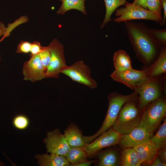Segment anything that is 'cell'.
<instances>
[{"instance_id": "obj_31", "label": "cell", "mask_w": 166, "mask_h": 166, "mask_svg": "<svg viewBox=\"0 0 166 166\" xmlns=\"http://www.w3.org/2000/svg\"><path fill=\"white\" fill-rule=\"evenodd\" d=\"M157 156L162 162L166 164V146L157 150Z\"/></svg>"}, {"instance_id": "obj_10", "label": "cell", "mask_w": 166, "mask_h": 166, "mask_svg": "<svg viewBox=\"0 0 166 166\" xmlns=\"http://www.w3.org/2000/svg\"><path fill=\"white\" fill-rule=\"evenodd\" d=\"M47 70L43 66L39 54L33 55L23 64V79L32 82L40 81L45 78Z\"/></svg>"}, {"instance_id": "obj_12", "label": "cell", "mask_w": 166, "mask_h": 166, "mask_svg": "<svg viewBox=\"0 0 166 166\" xmlns=\"http://www.w3.org/2000/svg\"><path fill=\"white\" fill-rule=\"evenodd\" d=\"M153 133L136 127L130 132L121 135L119 145L121 148H133L150 141Z\"/></svg>"}, {"instance_id": "obj_13", "label": "cell", "mask_w": 166, "mask_h": 166, "mask_svg": "<svg viewBox=\"0 0 166 166\" xmlns=\"http://www.w3.org/2000/svg\"><path fill=\"white\" fill-rule=\"evenodd\" d=\"M110 77L115 81L124 84L133 90L137 83L147 77L142 70L132 68L123 71L115 70Z\"/></svg>"}, {"instance_id": "obj_33", "label": "cell", "mask_w": 166, "mask_h": 166, "mask_svg": "<svg viewBox=\"0 0 166 166\" xmlns=\"http://www.w3.org/2000/svg\"><path fill=\"white\" fill-rule=\"evenodd\" d=\"M150 166H166V164L162 162L157 156L149 165Z\"/></svg>"}, {"instance_id": "obj_23", "label": "cell", "mask_w": 166, "mask_h": 166, "mask_svg": "<svg viewBox=\"0 0 166 166\" xmlns=\"http://www.w3.org/2000/svg\"><path fill=\"white\" fill-rule=\"evenodd\" d=\"M106 8V13L103 22L101 26L103 28L106 24L112 20L111 18L112 14L114 11L121 6L124 5L126 0H104Z\"/></svg>"}, {"instance_id": "obj_4", "label": "cell", "mask_w": 166, "mask_h": 166, "mask_svg": "<svg viewBox=\"0 0 166 166\" xmlns=\"http://www.w3.org/2000/svg\"><path fill=\"white\" fill-rule=\"evenodd\" d=\"M138 101L125 103L122 106L112 127L121 135L130 132L140 123L142 111L138 106Z\"/></svg>"}, {"instance_id": "obj_26", "label": "cell", "mask_w": 166, "mask_h": 166, "mask_svg": "<svg viewBox=\"0 0 166 166\" xmlns=\"http://www.w3.org/2000/svg\"><path fill=\"white\" fill-rule=\"evenodd\" d=\"M13 124L15 128L19 129H24L28 126L29 121L28 118L25 116L18 115L14 119Z\"/></svg>"}, {"instance_id": "obj_8", "label": "cell", "mask_w": 166, "mask_h": 166, "mask_svg": "<svg viewBox=\"0 0 166 166\" xmlns=\"http://www.w3.org/2000/svg\"><path fill=\"white\" fill-rule=\"evenodd\" d=\"M61 73L69 77L73 81L90 88L95 89L97 87V82L91 77L89 66L82 60L77 61L70 66L67 65Z\"/></svg>"}, {"instance_id": "obj_5", "label": "cell", "mask_w": 166, "mask_h": 166, "mask_svg": "<svg viewBox=\"0 0 166 166\" xmlns=\"http://www.w3.org/2000/svg\"><path fill=\"white\" fill-rule=\"evenodd\" d=\"M166 115V101L163 96L148 104L143 111L137 127L143 128L150 133L156 129Z\"/></svg>"}, {"instance_id": "obj_18", "label": "cell", "mask_w": 166, "mask_h": 166, "mask_svg": "<svg viewBox=\"0 0 166 166\" xmlns=\"http://www.w3.org/2000/svg\"><path fill=\"white\" fill-rule=\"evenodd\" d=\"M39 164L42 166H69L70 163L63 155L52 154L38 156Z\"/></svg>"}, {"instance_id": "obj_36", "label": "cell", "mask_w": 166, "mask_h": 166, "mask_svg": "<svg viewBox=\"0 0 166 166\" xmlns=\"http://www.w3.org/2000/svg\"><path fill=\"white\" fill-rule=\"evenodd\" d=\"M98 160H86L77 164L76 166H89L93 163L97 162Z\"/></svg>"}, {"instance_id": "obj_9", "label": "cell", "mask_w": 166, "mask_h": 166, "mask_svg": "<svg viewBox=\"0 0 166 166\" xmlns=\"http://www.w3.org/2000/svg\"><path fill=\"white\" fill-rule=\"evenodd\" d=\"M121 136L111 127L98 136L92 142L85 144L82 148L88 157H92L105 148L118 144Z\"/></svg>"}, {"instance_id": "obj_32", "label": "cell", "mask_w": 166, "mask_h": 166, "mask_svg": "<svg viewBox=\"0 0 166 166\" xmlns=\"http://www.w3.org/2000/svg\"><path fill=\"white\" fill-rule=\"evenodd\" d=\"M162 8L164 10V16L162 20L160 22L161 26H163L166 23V0H160Z\"/></svg>"}, {"instance_id": "obj_34", "label": "cell", "mask_w": 166, "mask_h": 166, "mask_svg": "<svg viewBox=\"0 0 166 166\" xmlns=\"http://www.w3.org/2000/svg\"><path fill=\"white\" fill-rule=\"evenodd\" d=\"M147 0H134L132 4L134 5L141 6L147 9L146 6V2Z\"/></svg>"}, {"instance_id": "obj_37", "label": "cell", "mask_w": 166, "mask_h": 166, "mask_svg": "<svg viewBox=\"0 0 166 166\" xmlns=\"http://www.w3.org/2000/svg\"><path fill=\"white\" fill-rule=\"evenodd\" d=\"M1 60V57L0 56V61Z\"/></svg>"}, {"instance_id": "obj_20", "label": "cell", "mask_w": 166, "mask_h": 166, "mask_svg": "<svg viewBox=\"0 0 166 166\" xmlns=\"http://www.w3.org/2000/svg\"><path fill=\"white\" fill-rule=\"evenodd\" d=\"M113 61L116 70L123 71L132 68L130 57L123 50L120 49L115 53Z\"/></svg>"}, {"instance_id": "obj_11", "label": "cell", "mask_w": 166, "mask_h": 166, "mask_svg": "<svg viewBox=\"0 0 166 166\" xmlns=\"http://www.w3.org/2000/svg\"><path fill=\"white\" fill-rule=\"evenodd\" d=\"M44 141L47 152L50 154L65 156L70 148L65 136L58 129L48 132Z\"/></svg>"}, {"instance_id": "obj_21", "label": "cell", "mask_w": 166, "mask_h": 166, "mask_svg": "<svg viewBox=\"0 0 166 166\" xmlns=\"http://www.w3.org/2000/svg\"><path fill=\"white\" fill-rule=\"evenodd\" d=\"M71 164L70 166H76L80 163L87 160L88 157L85 151L81 147H70L65 156Z\"/></svg>"}, {"instance_id": "obj_14", "label": "cell", "mask_w": 166, "mask_h": 166, "mask_svg": "<svg viewBox=\"0 0 166 166\" xmlns=\"http://www.w3.org/2000/svg\"><path fill=\"white\" fill-rule=\"evenodd\" d=\"M147 77L149 78L160 76L166 73V46H162L159 56L149 66L142 70Z\"/></svg>"}, {"instance_id": "obj_27", "label": "cell", "mask_w": 166, "mask_h": 166, "mask_svg": "<svg viewBox=\"0 0 166 166\" xmlns=\"http://www.w3.org/2000/svg\"><path fill=\"white\" fill-rule=\"evenodd\" d=\"M146 6L148 10L162 15V7L160 0H147Z\"/></svg>"}, {"instance_id": "obj_24", "label": "cell", "mask_w": 166, "mask_h": 166, "mask_svg": "<svg viewBox=\"0 0 166 166\" xmlns=\"http://www.w3.org/2000/svg\"><path fill=\"white\" fill-rule=\"evenodd\" d=\"M150 141L153 142L158 149L166 146V120L165 119L156 134L152 136Z\"/></svg>"}, {"instance_id": "obj_16", "label": "cell", "mask_w": 166, "mask_h": 166, "mask_svg": "<svg viewBox=\"0 0 166 166\" xmlns=\"http://www.w3.org/2000/svg\"><path fill=\"white\" fill-rule=\"evenodd\" d=\"M64 135L70 147L82 148L86 144L81 131L74 124H70L68 126Z\"/></svg>"}, {"instance_id": "obj_28", "label": "cell", "mask_w": 166, "mask_h": 166, "mask_svg": "<svg viewBox=\"0 0 166 166\" xmlns=\"http://www.w3.org/2000/svg\"><path fill=\"white\" fill-rule=\"evenodd\" d=\"M38 54L43 66L47 70L51 58V53L48 46L45 50Z\"/></svg>"}, {"instance_id": "obj_17", "label": "cell", "mask_w": 166, "mask_h": 166, "mask_svg": "<svg viewBox=\"0 0 166 166\" xmlns=\"http://www.w3.org/2000/svg\"><path fill=\"white\" fill-rule=\"evenodd\" d=\"M99 166H119L120 164V154L116 150L110 149L99 152L97 154Z\"/></svg>"}, {"instance_id": "obj_15", "label": "cell", "mask_w": 166, "mask_h": 166, "mask_svg": "<svg viewBox=\"0 0 166 166\" xmlns=\"http://www.w3.org/2000/svg\"><path fill=\"white\" fill-rule=\"evenodd\" d=\"M137 153L142 164L149 166L157 156V150L149 141L133 148Z\"/></svg>"}, {"instance_id": "obj_25", "label": "cell", "mask_w": 166, "mask_h": 166, "mask_svg": "<svg viewBox=\"0 0 166 166\" xmlns=\"http://www.w3.org/2000/svg\"><path fill=\"white\" fill-rule=\"evenodd\" d=\"M151 34L156 42L160 45L166 46V29L150 28Z\"/></svg>"}, {"instance_id": "obj_35", "label": "cell", "mask_w": 166, "mask_h": 166, "mask_svg": "<svg viewBox=\"0 0 166 166\" xmlns=\"http://www.w3.org/2000/svg\"><path fill=\"white\" fill-rule=\"evenodd\" d=\"M7 28L4 23L0 21V37L4 35L6 37Z\"/></svg>"}, {"instance_id": "obj_30", "label": "cell", "mask_w": 166, "mask_h": 166, "mask_svg": "<svg viewBox=\"0 0 166 166\" xmlns=\"http://www.w3.org/2000/svg\"><path fill=\"white\" fill-rule=\"evenodd\" d=\"M47 46L44 47L41 45L40 43L37 41H34L31 43L30 49L31 57L33 55L39 54L40 53L45 50Z\"/></svg>"}, {"instance_id": "obj_19", "label": "cell", "mask_w": 166, "mask_h": 166, "mask_svg": "<svg viewBox=\"0 0 166 166\" xmlns=\"http://www.w3.org/2000/svg\"><path fill=\"white\" fill-rule=\"evenodd\" d=\"M120 166H140L142 164L138 155L133 148L123 149L120 154Z\"/></svg>"}, {"instance_id": "obj_22", "label": "cell", "mask_w": 166, "mask_h": 166, "mask_svg": "<svg viewBox=\"0 0 166 166\" xmlns=\"http://www.w3.org/2000/svg\"><path fill=\"white\" fill-rule=\"evenodd\" d=\"M59 0L62 2V4L57 12V14L63 15L68 10L75 9L79 10L85 15L86 14L85 0Z\"/></svg>"}, {"instance_id": "obj_3", "label": "cell", "mask_w": 166, "mask_h": 166, "mask_svg": "<svg viewBox=\"0 0 166 166\" xmlns=\"http://www.w3.org/2000/svg\"><path fill=\"white\" fill-rule=\"evenodd\" d=\"M160 76L146 77L137 83L133 89L138 96V106L141 111L150 103L164 96L165 80Z\"/></svg>"}, {"instance_id": "obj_7", "label": "cell", "mask_w": 166, "mask_h": 166, "mask_svg": "<svg viewBox=\"0 0 166 166\" xmlns=\"http://www.w3.org/2000/svg\"><path fill=\"white\" fill-rule=\"evenodd\" d=\"M48 47L51 53V58L45 78H58L59 74L67 65L64 46L57 39L54 38Z\"/></svg>"}, {"instance_id": "obj_29", "label": "cell", "mask_w": 166, "mask_h": 166, "mask_svg": "<svg viewBox=\"0 0 166 166\" xmlns=\"http://www.w3.org/2000/svg\"><path fill=\"white\" fill-rule=\"evenodd\" d=\"M31 43L24 40L21 41L18 45L16 52L18 53H27L30 52Z\"/></svg>"}, {"instance_id": "obj_1", "label": "cell", "mask_w": 166, "mask_h": 166, "mask_svg": "<svg viewBox=\"0 0 166 166\" xmlns=\"http://www.w3.org/2000/svg\"><path fill=\"white\" fill-rule=\"evenodd\" d=\"M124 22L136 57L146 67L149 66L159 56L161 46L154 39L150 28L143 22Z\"/></svg>"}, {"instance_id": "obj_2", "label": "cell", "mask_w": 166, "mask_h": 166, "mask_svg": "<svg viewBox=\"0 0 166 166\" xmlns=\"http://www.w3.org/2000/svg\"><path fill=\"white\" fill-rule=\"evenodd\" d=\"M109 106L105 119L100 129L94 134L83 138L86 144L90 143L112 127L123 105L126 102L132 101H138V95L135 91L127 95L120 94L117 92L110 93L108 96Z\"/></svg>"}, {"instance_id": "obj_6", "label": "cell", "mask_w": 166, "mask_h": 166, "mask_svg": "<svg viewBox=\"0 0 166 166\" xmlns=\"http://www.w3.org/2000/svg\"><path fill=\"white\" fill-rule=\"evenodd\" d=\"M115 15L118 17L113 20L117 23L136 19L149 20L160 22L162 19L161 14L127 2L124 7L116 10Z\"/></svg>"}]
</instances>
